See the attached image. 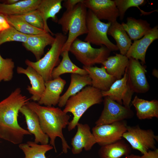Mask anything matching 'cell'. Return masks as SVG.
Wrapping results in <instances>:
<instances>
[{
  "label": "cell",
  "mask_w": 158,
  "mask_h": 158,
  "mask_svg": "<svg viewBox=\"0 0 158 158\" xmlns=\"http://www.w3.org/2000/svg\"><path fill=\"white\" fill-rule=\"evenodd\" d=\"M158 70L156 69H154L152 72V75L154 77L158 78Z\"/></svg>",
  "instance_id": "obj_41"
},
{
  "label": "cell",
  "mask_w": 158,
  "mask_h": 158,
  "mask_svg": "<svg viewBox=\"0 0 158 158\" xmlns=\"http://www.w3.org/2000/svg\"><path fill=\"white\" fill-rule=\"evenodd\" d=\"M29 35L20 32L10 26L0 33V45L5 42L12 41L25 43Z\"/></svg>",
  "instance_id": "obj_32"
},
{
  "label": "cell",
  "mask_w": 158,
  "mask_h": 158,
  "mask_svg": "<svg viewBox=\"0 0 158 158\" xmlns=\"http://www.w3.org/2000/svg\"><path fill=\"white\" fill-rule=\"evenodd\" d=\"M127 75L126 70L123 76L116 80L107 91H101L103 97L108 96L112 100L120 104L130 107L134 92L130 88L127 82Z\"/></svg>",
  "instance_id": "obj_12"
},
{
  "label": "cell",
  "mask_w": 158,
  "mask_h": 158,
  "mask_svg": "<svg viewBox=\"0 0 158 158\" xmlns=\"http://www.w3.org/2000/svg\"><path fill=\"white\" fill-rule=\"evenodd\" d=\"M83 3L100 20H107L111 23L119 17L118 11L114 1L83 0Z\"/></svg>",
  "instance_id": "obj_13"
},
{
  "label": "cell",
  "mask_w": 158,
  "mask_h": 158,
  "mask_svg": "<svg viewBox=\"0 0 158 158\" xmlns=\"http://www.w3.org/2000/svg\"><path fill=\"white\" fill-rule=\"evenodd\" d=\"M103 97L101 91L92 85L85 87L71 97L63 110L65 112H70L73 115V119L68 126V130L71 131L75 129L85 112L92 106L101 103Z\"/></svg>",
  "instance_id": "obj_4"
},
{
  "label": "cell",
  "mask_w": 158,
  "mask_h": 158,
  "mask_svg": "<svg viewBox=\"0 0 158 158\" xmlns=\"http://www.w3.org/2000/svg\"><path fill=\"white\" fill-rule=\"evenodd\" d=\"M139 158H158V149L149 150Z\"/></svg>",
  "instance_id": "obj_37"
},
{
  "label": "cell",
  "mask_w": 158,
  "mask_h": 158,
  "mask_svg": "<svg viewBox=\"0 0 158 158\" xmlns=\"http://www.w3.org/2000/svg\"><path fill=\"white\" fill-rule=\"evenodd\" d=\"M129 62V58L126 55L116 54L114 56H109L102 64L107 72L117 80L122 77Z\"/></svg>",
  "instance_id": "obj_24"
},
{
  "label": "cell",
  "mask_w": 158,
  "mask_h": 158,
  "mask_svg": "<svg viewBox=\"0 0 158 158\" xmlns=\"http://www.w3.org/2000/svg\"><path fill=\"white\" fill-rule=\"evenodd\" d=\"M83 68L87 72L91 79V85L101 90H108L113 83L116 80L113 76L109 74L105 67L97 66H83Z\"/></svg>",
  "instance_id": "obj_20"
},
{
  "label": "cell",
  "mask_w": 158,
  "mask_h": 158,
  "mask_svg": "<svg viewBox=\"0 0 158 158\" xmlns=\"http://www.w3.org/2000/svg\"><path fill=\"white\" fill-rule=\"evenodd\" d=\"M136 112V116L140 120L158 118V101H150L139 98L135 96L132 101Z\"/></svg>",
  "instance_id": "obj_23"
},
{
  "label": "cell",
  "mask_w": 158,
  "mask_h": 158,
  "mask_svg": "<svg viewBox=\"0 0 158 158\" xmlns=\"http://www.w3.org/2000/svg\"><path fill=\"white\" fill-rule=\"evenodd\" d=\"M68 51L62 52V59L59 65L53 69L51 74L52 79L58 78L62 74L67 73L81 75L88 74L86 71L73 63L69 56Z\"/></svg>",
  "instance_id": "obj_29"
},
{
  "label": "cell",
  "mask_w": 158,
  "mask_h": 158,
  "mask_svg": "<svg viewBox=\"0 0 158 158\" xmlns=\"http://www.w3.org/2000/svg\"><path fill=\"white\" fill-rule=\"evenodd\" d=\"M16 71L18 73L25 74L28 78L31 86L28 85L27 90L32 95L30 99L34 102H38L45 89V82L43 77L30 66H28L26 68L18 66Z\"/></svg>",
  "instance_id": "obj_17"
},
{
  "label": "cell",
  "mask_w": 158,
  "mask_h": 158,
  "mask_svg": "<svg viewBox=\"0 0 158 158\" xmlns=\"http://www.w3.org/2000/svg\"><path fill=\"white\" fill-rule=\"evenodd\" d=\"M104 97V108L95 122L96 126L110 124L133 117L134 112L130 107L123 106L108 96Z\"/></svg>",
  "instance_id": "obj_9"
},
{
  "label": "cell",
  "mask_w": 158,
  "mask_h": 158,
  "mask_svg": "<svg viewBox=\"0 0 158 158\" xmlns=\"http://www.w3.org/2000/svg\"><path fill=\"white\" fill-rule=\"evenodd\" d=\"M18 87L7 98L0 102V138L15 145L22 143L25 135H32L19 125L18 113L20 109L29 102Z\"/></svg>",
  "instance_id": "obj_1"
},
{
  "label": "cell",
  "mask_w": 158,
  "mask_h": 158,
  "mask_svg": "<svg viewBox=\"0 0 158 158\" xmlns=\"http://www.w3.org/2000/svg\"><path fill=\"white\" fill-rule=\"evenodd\" d=\"M41 0H19L10 5L0 3V13L5 16L22 15L36 9Z\"/></svg>",
  "instance_id": "obj_25"
},
{
  "label": "cell",
  "mask_w": 158,
  "mask_h": 158,
  "mask_svg": "<svg viewBox=\"0 0 158 158\" xmlns=\"http://www.w3.org/2000/svg\"><path fill=\"white\" fill-rule=\"evenodd\" d=\"M131 147L122 139L101 146L98 151L99 158H121L131 154Z\"/></svg>",
  "instance_id": "obj_27"
},
{
  "label": "cell",
  "mask_w": 158,
  "mask_h": 158,
  "mask_svg": "<svg viewBox=\"0 0 158 158\" xmlns=\"http://www.w3.org/2000/svg\"><path fill=\"white\" fill-rule=\"evenodd\" d=\"M10 26L6 20V16L0 13V33L4 29Z\"/></svg>",
  "instance_id": "obj_38"
},
{
  "label": "cell",
  "mask_w": 158,
  "mask_h": 158,
  "mask_svg": "<svg viewBox=\"0 0 158 158\" xmlns=\"http://www.w3.org/2000/svg\"><path fill=\"white\" fill-rule=\"evenodd\" d=\"M6 17L10 26L23 33L36 35L48 32L44 30L33 26L18 16H6Z\"/></svg>",
  "instance_id": "obj_31"
},
{
  "label": "cell",
  "mask_w": 158,
  "mask_h": 158,
  "mask_svg": "<svg viewBox=\"0 0 158 158\" xmlns=\"http://www.w3.org/2000/svg\"><path fill=\"white\" fill-rule=\"evenodd\" d=\"M128 65L126 68L127 82L132 91L139 93L148 92L150 86L147 80L145 67L139 62L132 58H129Z\"/></svg>",
  "instance_id": "obj_11"
},
{
  "label": "cell",
  "mask_w": 158,
  "mask_h": 158,
  "mask_svg": "<svg viewBox=\"0 0 158 158\" xmlns=\"http://www.w3.org/2000/svg\"><path fill=\"white\" fill-rule=\"evenodd\" d=\"M76 126L77 132L72 138L71 151L74 154H80L83 149L86 151L91 150L96 143L95 138L90 130V127L87 124L78 123Z\"/></svg>",
  "instance_id": "obj_14"
},
{
  "label": "cell",
  "mask_w": 158,
  "mask_h": 158,
  "mask_svg": "<svg viewBox=\"0 0 158 158\" xmlns=\"http://www.w3.org/2000/svg\"><path fill=\"white\" fill-rule=\"evenodd\" d=\"M121 25L130 39L134 41L143 37L152 28L146 20L132 17H128L126 23H123Z\"/></svg>",
  "instance_id": "obj_26"
},
{
  "label": "cell",
  "mask_w": 158,
  "mask_h": 158,
  "mask_svg": "<svg viewBox=\"0 0 158 158\" xmlns=\"http://www.w3.org/2000/svg\"><path fill=\"white\" fill-rule=\"evenodd\" d=\"M66 83L60 77L45 82L44 91L38 103L49 107L58 104Z\"/></svg>",
  "instance_id": "obj_16"
},
{
  "label": "cell",
  "mask_w": 158,
  "mask_h": 158,
  "mask_svg": "<svg viewBox=\"0 0 158 158\" xmlns=\"http://www.w3.org/2000/svg\"><path fill=\"white\" fill-rule=\"evenodd\" d=\"M54 37L48 32L36 35H29L23 46L35 56L37 61L41 58L45 47L53 43Z\"/></svg>",
  "instance_id": "obj_19"
},
{
  "label": "cell",
  "mask_w": 158,
  "mask_h": 158,
  "mask_svg": "<svg viewBox=\"0 0 158 158\" xmlns=\"http://www.w3.org/2000/svg\"><path fill=\"white\" fill-rule=\"evenodd\" d=\"M119 13V17L121 20L123 19L127 9L131 7L138 8L143 14H148L150 12H145L141 10L139 7L143 5L146 1L144 0H114Z\"/></svg>",
  "instance_id": "obj_33"
},
{
  "label": "cell",
  "mask_w": 158,
  "mask_h": 158,
  "mask_svg": "<svg viewBox=\"0 0 158 158\" xmlns=\"http://www.w3.org/2000/svg\"><path fill=\"white\" fill-rule=\"evenodd\" d=\"M63 6L65 7L66 10L72 9L78 3L83 2V0H64Z\"/></svg>",
  "instance_id": "obj_36"
},
{
  "label": "cell",
  "mask_w": 158,
  "mask_h": 158,
  "mask_svg": "<svg viewBox=\"0 0 158 158\" xmlns=\"http://www.w3.org/2000/svg\"><path fill=\"white\" fill-rule=\"evenodd\" d=\"M36 28L44 30V22L39 11L35 9L24 14L18 15Z\"/></svg>",
  "instance_id": "obj_35"
},
{
  "label": "cell",
  "mask_w": 158,
  "mask_h": 158,
  "mask_svg": "<svg viewBox=\"0 0 158 158\" xmlns=\"http://www.w3.org/2000/svg\"><path fill=\"white\" fill-rule=\"evenodd\" d=\"M91 85V79L88 74L72 73L69 86L64 94L61 96L58 104L59 107L65 106L68 99L80 91L86 86Z\"/></svg>",
  "instance_id": "obj_22"
},
{
  "label": "cell",
  "mask_w": 158,
  "mask_h": 158,
  "mask_svg": "<svg viewBox=\"0 0 158 158\" xmlns=\"http://www.w3.org/2000/svg\"><path fill=\"white\" fill-rule=\"evenodd\" d=\"M69 51L84 66L89 67L102 64L109 56L111 51L104 46L94 48L90 43L77 38L71 44Z\"/></svg>",
  "instance_id": "obj_6"
},
{
  "label": "cell",
  "mask_w": 158,
  "mask_h": 158,
  "mask_svg": "<svg viewBox=\"0 0 158 158\" xmlns=\"http://www.w3.org/2000/svg\"><path fill=\"white\" fill-rule=\"evenodd\" d=\"M38 116L41 128L50 139V144L56 149L55 141L57 137L62 142L63 152L66 154L70 147L63 133V130L68 126L70 116L60 108L42 106L35 102H29L26 104Z\"/></svg>",
  "instance_id": "obj_2"
},
{
  "label": "cell",
  "mask_w": 158,
  "mask_h": 158,
  "mask_svg": "<svg viewBox=\"0 0 158 158\" xmlns=\"http://www.w3.org/2000/svg\"><path fill=\"white\" fill-rule=\"evenodd\" d=\"M83 2L77 4L72 9L66 10L57 23L61 27L63 33H68L62 52L69 51L74 40L81 35L87 33L86 19L87 11Z\"/></svg>",
  "instance_id": "obj_3"
},
{
  "label": "cell",
  "mask_w": 158,
  "mask_h": 158,
  "mask_svg": "<svg viewBox=\"0 0 158 158\" xmlns=\"http://www.w3.org/2000/svg\"><path fill=\"white\" fill-rule=\"evenodd\" d=\"M140 157V156L139 155L130 154L127 156H125L124 158H139Z\"/></svg>",
  "instance_id": "obj_40"
},
{
  "label": "cell",
  "mask_w": 158,
  "mask_h": 158,
  "mask_svg": "<svg viewBox=\"0 0 158 158\" xmlns=\"http://www.w3.org/2000/svg\"><path fill=\"white\" fill-rule=\"evenodd\" d=\"M122 137L127 141L132 148L139 151L142 154L149 150L157 148L158 136L152 129H142L138 125L128 126Z\"/></svg>",
  "instance_id": "obj_8"
},
{
  "label": "cell",
  "mask_w": 158,
  "mask_h": 158,
  "mask_svg": "<svg viewBox=\"0 0 158 158\" xmlns=\"http://www.w3.org/2000/svg\"><path fill=\"white\" fill-rule=\"evenodd\" d=\"M54 40L49 50L39 60L33 62L26 59L25 64L34 69L43 78L45 82L52 79L51 74L54 69L60 62L59 58L67 36L61 32L55 34Z\"/></svg>",
  "instance_id": "obj_5"
},
{
  "label": "cell",
  "mask_w": 158,
  "mask_h": 158,
  "mask_svg": "<svg viewBox=\"0 0 158 158\" xmlns=\"http://www.w3.org/2000/svg\"><path fill=\"white\" fill-rule=\"evenodd\" d=\"M19 1V0H7L4 1L3 3L7 4H12L16 3Z\"/></svg>",
  "instance_id": "obj_39"
},
{
  "label": "cell",
  "mask_w": 158,
  "mask_h": 158,
  "mask_svg": "<svg viewBox=\"0 0 158 158\" xmlns=\"http://www.w3.org/2000/svg\"><path fill=\"white\" fill-rule=\"evenodd\" d=\"M62 0H41L37 9L42 18L44 30L52 36L54 35L48 26L47 20L51 18L53 21L57 23L58 19L56 14L62 8Z\"/></svg>",
  "instance_id": "obj_21"
},
{
  "label": "cell",
  "mask_w": 158,
  "mask_h": 158,
  "mask_svg": "<svg viewBox=\"0 0 158 158\" xmlns=\"http://www.w3.org/2000/svg\"><path fill=\"white\" fill-rule=\"evenodd\" d=\"M107 35L112 36L115 40L116 45L121 54L126 55L132 43L131 40L121 24L116 20L111 23L108 30Z\"/></svg>",
  "instance_id": "obj_28"
},
{
  "label": "cell",
  "mask_w": 158,
  "mask_h": 158,
  "mask_svg": "<svg viewBox=\"0 0 158 158\" xmlns=\"http://www.w3.org/2000/svg\"><path fill=\"white\" fill-rule=\"evenodd\" d=\"M111 24L110 22H102L88 9L86 19L87 33L84 41L90 44L104 46L111 51L118 50L116 45L111 42L107 37L108 31Z\"/></svg>",
  "instance_id": "obj_7"
},
{
  "label": "cell",
  "mask_w": 158,
  "mask_h": 158,
  "mask_svg": "<svg viewBox=\"0 0 158 158\" xmlns=\"http://www.w3.org/2000/svg\"><path fill=\"white\" fill-rule=\"evenodd\" d=\"M19 147L24 154L23 158H46V152L54 148L50 144L39 145L32 141L22 143L19 145Z\"/></svg>",
  "instance_id": "obj_30"
},
{
  "label": "cell",
  "mask_w": 158,
  "mask_h": 158,
  "mask_svg": "<svg viewBox=\"0 0 158 158\" xmlns=\"http://www.w3.org/2000/svg\"><path fill=\"white\" fill-rule=\"evenodd\" d=\"M128 125L126 120L109 124L96 126L92 129L96 143L101 146L122 139Z\"/></svg>",
  "instance_id": "obj_10"
},
{
  "label": "cell",
  "mask_w": 158,
  "mask_h": 158,
  "mask_svg": "<svg viewBox=\"0 0 158 158\" xmlns=\"http://www.w3.org/2000/svg\"><path fill=\"white\" fill-rule=\"evenodd\" d=\"M158 39V26L154 27L143 37L134 41L126 56L128 58H132L141 60V63L145 64V55L147 49L150 44Z\"/></svg>",
  "instance_id": "obj_15"
},
{
  "label": "cell",
  "mask_w": 158,
  "mask_h": 158,
  "mask_svg": "<svg viewBox=\"0 0 158 158\" xmlns=\"http://www.w3.org/2000/svg\"><path fill=\"white\" fill-rule=\"evenodd\" d=\"M19 112L24 116L28 130L35 136L34 141L41 145L48 144L49 138L42 130L38 117L36 114L26 105L20 109Z\"/></svg>",
  "instance_id": "obj_18"
},
{
  "label": "cell",
  "mask_w": 158,
  "mask_h": 158,
  "mask_svg": "<svg viewBox=\"0 0 158 158\" xmlns=\"http://www.w3.org/2000/svg\"><path fill=\"white\" fill-rule=\"evenodd\" d=\"M15 64L11 58L4 59L0 54V82L9 81L12 79Z\"/></svg>",
  "instance_id": "obj_34"
}]
</instances>
